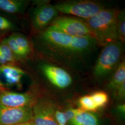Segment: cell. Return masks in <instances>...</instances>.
<instances>
[{"instance_id":"16","label":"cell","mask_w":125,"mask_h":125,"mask_svg":"<svg viewBox=\"0 0 125 125\" xmlns=\"http://www.w3.org/2000/svg\"><path fill=\"white\" fill-rule=\"evenodd\" d=\"M84 110L80 108H71L64 111L55 109L54 116L58 125H67V123Z\"/></svg>"},{"instance_id":"6","label":"cell","mask_w":125,"mask_h":125,"mask_svg":"<svg viewBox=\"0 0 125 125\" xmlns=\"http://www.w3.org/2000/svg\"><path fill=\"white\" fill-rule=\"evenodd\" d=\"M1 40L9 46L21 66V63L31 58L35 53L30 38L23 32L11 33L3 36Z\"/></svg>"},{"instance_id":"15","label":"cell","mask_w":125,"mask_h":125,"mask_svg":"<svg viewBox=\"0 0 125 125\" xmlns=\"http://www.w3.org/2000/svg\"><path fill=\"white\" fill-rule=\"evenodd\" d=\"M71 125H99V120L92 112L83 111L69 121Z\"/></svg>"},{"instance_id":"18","label":"cell","mask_w":125,"mask_h":125,"mask_svg":"<svg viewBox=\"0 0 125 125\" xmlns=\"http://www.w3.org/2000/svg\"><path fill=\"white\" fill-rule=\"evenodd\" d=\"M116 29L118 40L122 43L125 40V10L118 11L116 17Z\"/></svg>"},{"instance_id":"13","label":"cell","mask_w":125,"mask_h":125,"mask_svg":"<svg viewBox=\"0 0 125 125\" xmlns=\"http://www.w3.org/2000/svg\"><path fill=\"white\" fill-rule=\"evenodd\" d=\"M20 18L14 17L0 11V36H4L14 32L23 31Z\"/></svg>"},{"instance_id":"4","label":"cell","mask_w":125,"mask_h":125,"mask_svg":"<svg viewBox=\"0 0 125 125\" xmlns=\"http://www.w3.org/2000/svg\"><path fill=\"white\" fill-rule=\"evenodd\" d=\"M54 5L59 13L83 20L91 18L103 9L109 8L103 2L90 0H63Z\"/></svg>"},{"instance_id":"14","label":"cell","mask_w":125,"mask_h":125,"mask_svg":"<svg viewBox=\"0 0 125 125\" xmlns=\"http://www.w3.org/2000/svg\"><path fill=\"white\" fill-rule=\"evenodd\" d=\"M112 76L107 84V88L115 92L119 86L125 82V62L122 59L112 72Z\"/></svg>"},{"instance_id":"11","label":"cell","mask_w":125,"mask_h":125,"mask_svg":"<svg viewBox=\"0 0 125 125\" xmlns=\"http://www.w3.org/2000/svg\"><path fill=\"white\" fill-rule=\"evenodd\" d=\"M27 72L21 66L0 65V88L9 89L12 86L21 85Z\"/></svg>"},{"instance_id":"9","label":"cell","mask_w":125,"mask_h":125,"mask_svg":"<svg viewBox=\"0 0 125 125\" xmlns=\"http://www.w3.org/2000/svg\"><path fill=\"white\" fill-rule=\"evenodd\" d=\"M56 109L52 101L40 95L32 107L31 121L34 125H58L54 116Z\"/></svg>"},{"instance_id":"23","label":"cell","mask_w":125,"mask_h":125,"mask_svg":"<svg viewBox=\"0 0 125 125\" xmlns=\"http://www.w3.org/2000/svg\"><path fill=\"white\" fill-rule=\"evenodd\" d=\"M16 125H34V124L32 123V121H27V122L21 123H20V124H19Z\"/></svg>"},{"instance_id":"1","label":"cell","mask_w":125,"mask_h":125,"mask_svg":"<svg viewBox=\"0 0 125 125\" xmlns=\"http://www.w3.org/2000/svg\"><path fill=\"white\" fill-rule=\"evenodd\" d=\"M30 39L37 55L77 71L89 66L99 46L93 37L70 36L50 27L31 35Z\"/></svg>"},{"instance_id":"8","label":"cell","mask_w":125,"mask_h":125,"mask_svg":"<svg viewBox=\"0 0 125 125\" xmlns=\"http://www.w3.org/2000/svg\"><path fill=\"white\" fill-rule=\"evenodd\" d=\"M40 94L36 90L18 92L0 88V106L5 107H33Z\"/></svg>"},{"instance_id":"21","label":"cell","mask_w":125,"mask_h":125,"mask_svg":"<svg viewBox=\"0 0 125 125\" xmlns=\"http://www.w3.org/2000/svg\"><path fill=\"white\" fill-rule=\"evenodd\" d=\"M117 98L119 100L124 99L125 96V82L121 84L116 90L115 92Z\"/></svg>"},{"instance_id":"20","label":"cell","mask_w":125,"mask_h":125,"mask_svg":"<svg viewBox=\"0 0 125 125\" xmlns=\"http://www.w3.org/2000/svg\"><path fill=\"white\" fill-rule=\"evenodd\" d=\"M97 108L105 106L108 102V95L103 91H97L90 95Z\"/></svg>"},{"instance_id":"5","label":"cell","mask_w":125,"mask_h":125,"mask_svg":"<svg viewBox=\"0 0 125 125\" xmlns=\"http://www.w3.org/2000/svg\"><path fill=\"white\" fill-rule=\"evenodd\" d=\"M123 50V43L119 40L103 46L94 65V76L102 78L111 74L121 61Z\"/></svg>"},{"instance_id":"10","label":"cell","mask_w":125,"mask_h":125,"mask_svg":"<svg viewBox=\"0 0 125 125\" xmlns=\"http://www.w3.org/2000/svg\"><path fill=\"white\" fill-rule=\"evenodd\" d=\"M32 108L9 107L0 106V125H16L31 121Z\"/></svg>"},{"instance_id":"7","label":"cell","mask_w":125,"mask_h":125,"mask_svg":"<svg viewBox=\"0 0 125 125\" xmlns=\"http://www.w3.org/2000/svg\"><path fill=\"white\" fill-rule=\"evenodd\" d=\"M49 27L70 36L94 38L83 20L72 16L59 15Z\"/></svg>"},{"instance_id":"19","label":"cell","mask_w":125,"mask_h":125,"mask_svg":"<svg viewBox=\"0 0 125 125\" xmlns=\"http://www.w3.org/2000/svg\"><path fill=\"white\" fill-rule=\"evenodd\" d=\"M78 103L80 108L86 111H94L98 108L90 95L82 96L79 99Z\"/></svg>"},{"instance_id":"22","label":"cell","mask_w":125,"mask_h":125,"mask_svg":"<svg viewBox=\"0 0 125 125\" xmlns=\"http://www.w3.org/2000/svg\"><path fill=\"white\" fill-rule=\"evenodd\" d=\"M118 109L120 112H121L122 113H125V106L124 104L120 105L118 107Z\"/></svg>"},{"instance_id":"24","label":"cell","mask_w":125,"mask_h":125,"mask_svg":"<svg viewBox=\"0 0 125 125\" xmlns=\"http://www.w3.org/2000/svg\"><path fill=\"white\" fill-rule=\"evenodd\" d=\"M1 37H2V36H0V38H1Z\"/></svg>"},{"instance_id":"12","label":"cell","mask_w":125,"mask_h":125,"mask_svg":"<svg viewBox=\"0 0 125 125\" xmlns=\"http://www.w3.org/2000/svg\"><path fill=\"white\" fill-rule=\"evenodd\" d=\"M30 3L29 0H0V11L21 19Z\"/></svg>"},{"instance_id":"3","label":"cell","mask_w":125,"mask_h":125,"mask_svg":"<svg viewBox=\"0 0 125 125\" xmlns=\"http://www.w3.org/2000/svg\"><path fill=\"white\" fill-rule=\"evenodd\" d=\"M49 0L31 1V7L27 12V16L31 27V35L36 34L49 27L58 17L59 12Z\"/></svg>"},{"instance_id":"17","label":"cell","mask_w":125,"mask_h":125,"mask_svg":"<svg viewBox=\"0 0 125 125\" xmlns=\"http://www.w3.org/2000/svg\"><path fill=\"white\" fill-rule=\"evenodd\" d=\"M2 37L0 38V65L21 66L14 58L9 46L1 40Z\"/></svg>"},{"instance_id":"2","label":"cell","mask_w":125,"mask_h":125,"mask_svg":"<svg viewBox=\"0 0 125 125\" xmlns=\"http://www.w3.org/2000/svg\"><path fill=\"white\" fill-rule=\"evenodd\" d=\"M118 10L107 8L92 17L83 20L92 31L99 46L118 40L116 29V17Z\"/></svg>"}]
</instances>
